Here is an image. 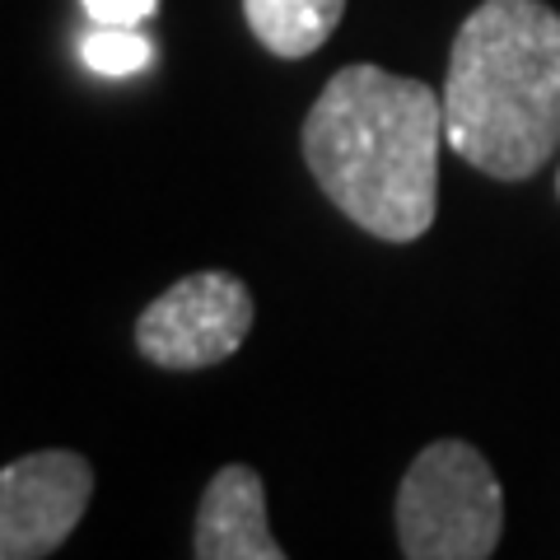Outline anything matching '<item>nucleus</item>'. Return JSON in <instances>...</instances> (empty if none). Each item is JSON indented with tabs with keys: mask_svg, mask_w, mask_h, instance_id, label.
<instances>
[{
	"mask_svg": "<svg viewBox=\"0 0 560 560\" xmlns=\"http://www.w3.org/2000/svg\"><path fill=\"white\" fill-rule=\"evenodd\" d=\"M444 98L383 66H341L304 117V164L327 201L383 243H411L440 210Z\"/></svg>",
	"mask_w": 560,
	"mask_h": 560,
	"instance_id": "1",
	"label": "nucleus"
},
{
	"mask_svg": "<svg viewBox=\"0 0 560 560\" xmlns=\"http://www.w3.org/2000/svg\"><path fill=\"white\" fill-rule=\"evenodd\" d=\"M444 140L486 178L523 183L560 150V14L541 0H481L444 75Z\"/></svg>",
	"mask_w": 560,
	"mask_h": 560,
	"instance_id": "2",
	"label": "nucleus"
},
{
	"mask_svg": "<svg viewBox=\"0 0 560 560\" xmlns=\"http://www.w3.org/2000/svg\"><path fill=\"white\" fill-rule=\"evenodd\" d=\"M504 533V490L481 448L440 440L397 486V547L407 560H486Z\"/></svg>",
	"mask_w": 560,
	"mask_h": 560,
	"instance_id": "3",
	"label": "nucleus"
},
{
	"mask_svg": "<svg viewBox=\"0 0 560 560\" xmlns=\"http://www.w3.org/2000/svg\"><path fill=\"white\" fill-rule=\"evenodd\" d=\"M253 331V294L230 271H197L168 285L136 318V350L160 370L224 364Z\"/></svg>",
	"mask_w": 560,
	"mask_h": 560,
	"instance_id": "4",
	"label": "nucleus"
},
{
	"mask_svg": "<svg viewBox=\"0 0 560 560\" xmlns=\"http://www.w3.org/2000/svg\"><path fill=\"white\" fill-rule=\"evenodd\" d=\"M94 500V467L70 448H43L0 467V560L51 556Z\"/></svg>",
	"mask_w": 560,
	"mask_h": 560,
	"instance_id": "5",
	"label": "nucleus"
},
{
	"mask_svg": "<svg viewBox=\"0 0 560 560\" xmlns=\"http://www.w3.org/2000/svg\"><path fill=\"white\" fill-rule=\"evenodd\" d=\"M197 560H285V547L267 528V486L253 467L230 463L210 477L197 504Z\"/></svg>",
	"mask_w": 560,
	"mask_h": 560,
	"instance_id": "6",
	"label": "nucleus"
},
{
	"mask_svg": "<svg viewBox=\"0 0 560 560\" xmlns=\"http://www.w3.org/2000/svg\"><path fill=\"white\" fill-rule=\"evenodd\" d=\"M346 14V0H243L253 38L280 61L313 57Z\"/></svg>",
	"mask_w": 560,
	"mask_h": 560,
	"instance_id": "7",
	"label": "nucleus"
},
{
	"mask_svg": "<svg viewBox=\"0 0 560 560\" xmlns=\"http://www.w3.org/2000/svg\"><path fill=\"white\" fill-rule=\"evenodd\" d=\"M154 57V43L131 24H98L90 38H84V66L98 70V75H136L145 70Z\"/></svg>",
	"mask_w": 560,
	"mask_h": 560,
	"instance_id": "8",
	"label": "nucleus"
},
{
	"mask_svg": "<svg viewBox=\"0 0 560 560\" xmlns=\"http://www.w3.org/2000/svg\"><path fill=\"white\" fill-rule=\"evenodd\" d=\"M160 10V0H84V14L94 24H140Z\"/></svg>",
	"mask_w": 560,
	"mask_h": 560,
	"instance_id": "9",
	"label": "nucleus"
},
{
	"mask_svg": "<svg viewBox=\"0 0 560 560\" xmlns=\"http://www.w3.org/2000/svg\"><path fill=\"white\" fill-rule=\"evenodd\" d=\"M556 191H560V168H556Z\"/></svg>",
	"mask_w": 560,
	"mask_h": 560,
	"instance_id": "10",
	"label": "nucleus"
}]
</instances>
